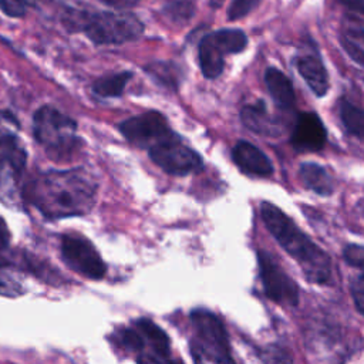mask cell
Returning a JSON list of instances; mask_svg holds the SVG:
<instances>
[{
	"instance_id": "30",
	"label": "cell",
	"mask_w": 364,
	"mask_h": 364,
	"mask_svg": "<svg viewBox=\"0 0 364 364\" xmlns=\"http://www.w3.org/2000/svg\"><path fill=\"white\" fill-rule=\"evenodd\" d=\"M351 296L357 310L364 316V273L357 276L351 283Z\"/></svg>"
},
{
	"instance_id": "24",
	"label": "cell",
	"mask_w": 364,
	"mask_h": 364,
	"mask_svg": "<svg viewBox=\"0 0 364 364\" xmlns=\"http://www.w3.org/2000/svg\"><path fill=\"white\" fill-rule=\"evenodd\" d=\"M259 357L263 364H293L290 351L279 344H267L260 348Z\"/></svg>"
},
{
	"instance_id": "13",
	"label": "cell",
	"mask_w": 364,
	"mask_h": 364,
	"mask_svg": "<svg viewBox=\"0 0 364 364\" xmlns=\"http://www.w3.org/2000/svg\"><path fill=\"white\" fill-rule=\"evenodd\" d=\"M232 158L237 168L247 173L256 176H269L273 173V164L266 156L263 151L247 141H239L233 151Z\"/></svg>"
},
{
	"instance_id": "14",
	"label": "cell",
	"mask_w": 364,
	"mask_h": 364,
	"mask_svg": "<svg viewBox=\"0 0 364 364\" xmlns=\"http://www.w3.org/2000/svg\"><path fill=\"white\" fill-rule=\"evenodd\" d=\"M294 65L314 95L324 97L327 94L330 87L327 70L316 53H306L299 55L294 61Z\"/></svg>"
},
{
	"instance_id": "11",
	"label": "cell",
	"mask_w": 364,
	"mask_h": 364,
	"mask_svg": "<svg viewBox=\"0 0 364 364\" xmlns=\"http://www.w3.org/2000/svg\"><path fill=\"white\" fill-rule=\"evenodd\" d=\"M327 141L326 128L320 117L314 112H301L297 117L291 145L299 151H320Z\"/></svg>"
},
{
	"instance_id": "36",
	"label": "cell",
	"mask_w": 364,
	"mask_h": 364,
	"mask_svg": "<svg viewBox=\"0 0 364 364\" xmlns=\"http://www.w3.org/2000/svg\"><path fill=\"white\" fill-rule=\"evenodd\" d=\"M357 212H358L360 216L364 219V199H361V200L357 203Z\"/></svg>"
},
{
	"instance_id": "18",
	"label": "cell",
	"mask_w": 364,
	"mask_h": 364,
	"mask_svg": "<svg viewBox=\"0 0 364 364\" xmlns=\"http://www.w3.org/2000/svg\"><path fill=\"white\" fill-rule=\"evenodd\" d=\"M300 178L304 185L321 196H328L334 191L333 179L327 169L316 162H304L300 165Z\"/></svg>"
},
{
	"instance_id": "5",
	"label": "cell",
	"mask_w": 364,
	"mask_h": 364,
	"mask_svg": "<svg viewBox=\"0 0 364 364\" xmlns=\"http://www.w3.org/2000/svg\"><path fill=\"white\" fill-rule=\"evenodd\" d=\"M77 122L54 107H41L34 115V136L50 156L64 158L77 146Z\"/></svg>"
},
{
	"instance_id": "19",
	"label": "cell",
	"mask_w": 364,
	"mask_h": 364,
	"mask_svg": "<svg viewBox=\"0 0 364 364\" xmlns=\"http://www.w3.org/2000/svg\"><path fill=\"white\" fill-rule=\"evenodd\" d=\"M338 112L346 129L364 142V111L347 100L338 102Z\"/></svg>"
},
{
	"instance_id": "22",
	"label": "cell",
	"mask_w": 364,
	"mask_h": 364,
	"mask_svg": "<svg viewBox=\"0 0 364 364\" xmlns=\"http://www.w3.org/2000/svg\"><path fill=\"white\" fill-rule=\"evenodd\" d=\"M212 34L225 54L240 53L247 46V37L239 28H222Z\"/></svg>"
},
{
	"instance_id": "28",
	"label": "cell",
	"mask_w": 364,
	"mask_h": 364,
	"mask_svg": "<svg viewBox=\"0 0 364 364\" xmlns=\"http://www.w3.org/2000/svg\"><path fill=\"white\" fill-rule=\"evenodd\" d=\"M28 0H0V9L10 17H21L26 14Z\"/></svg>"
},
{
	"instance_id": "3",
	"label": "cell",
	"mask_w": 364,
	"mask_h": 364,
	"mask_svg": "<svg viewBox=\"0 0 364 364\" xmlns=\"http://www.w3.org/2000/svg\"><path fill=\"white\" fill-rule=\"evenodd\" d=\"M65 24L74 30H82L95 44H121L138 38L144 24L131 13L115 11H75L65 17Z\"/></svg>"
},
{
	"instance_id": "15",
	"label": "cell",
	"mask_w": 364,
	"mask_h": 364,
	"mask_svg": "<svg viewBox=\"0 0 364 364\" xmlns=\"http://www.w3.org/2000/svg\"><path fill=\"white\" fill-rule=\"evenodd\" d=\"M240 119L246 128L259 135L277 136L280 134V127L272 119L264 102L260 100L255 104L245 105L240 111Z\"/></svg>"
},
{
	"instance_id": "1",
	"label": "cell",
	"mask_w": 364,
	"mask_h": 364,
	"mask_svg": "<svg viewBox=\"0 0 364 364\" xmlns=\"http://www.w3.org/2000/svg\"><path fill=\"white\" fill-rule=\"evenodd\" d=\"M28 200L50 219L87 213L95 200L94 182L80 171H51L34 179Z\"/></svg>"
},
{
	"instance_id": "20",
	"label": "cell",
	"mask_w": 364,
	"mask_h": 364,
	"mask_svg": "<svg viewBox=\"0 0 364 364\" xmlns=\"http://www.w3.org/2000/svg\"><path fill=\"white\" fill-rule=\"evenodd\" d=\"M24 293L23 276L16 264L0 260V294L16 297Z\"/></svg>"
},
{
	"instance_id": "9",
	"label": "cell",
	"mask_w": 364,
	"mask_h": 364,
	"mask_svg": "<svg viewBox=\"0 0 364 364\" xmlns=\"http://www.w3.org/2000/svg\"><path fill=\"white\" fill-rule=\"evenodd\" d=\"M151 159L171 175H186L202 169V158L198 152L179 141L176 135L159 142L149 149Z\"/></svg>"
},
{
	"instance_id": "8",
	"label": "cell",
	"mask_w": 364,
	"mask_h": 364,
	"mask_svg": "<svg viewBox=\"0 0 364 364\" xmlns=\"http://www.w3.org/2000/svg\"><path fill=\"white\" fill-rule=\"evenodd\" d=\"M121 134L135 146L148 151L159 142L173 136L166 118L156 111H148L119 124Z\"/></svg>"
},
{
	"instance_id": "17",
	"label": "cell",
	"mask_w": 364,
	"mask_h": 364,
	"mask_svg": "<svg viewBox=\"0 0 364 364\" xmlns=\"http://www.w3.org/2000/svg\"><path fill=\"white\" fill-rule=\"evenodd\" d=\"M266 87L280 108H291L296 102V94L291 81L276 67H269L264 71Z\"/></svg>"
},
{
	"instance_id": "16",
	"label": "cell",
	"mask_w": 364,
	"mask_h": 364,
	"mask_svg": "<svg viewBox=\"0 0 364 364\" xmlns=\"http://www.w3.org/2000/svg\"><path fill=\"white\" fill-rule=\"evenodd\" d=\"M199 65L206 78H216L225 67V53L218 46L213 34L205 36L199 43Z\"/></svg>"
},
{
	"instance_id": "27",
	"label": "cell",
	"mask_w": 364,
	"mask_h": 364,
	"mask_svg": "<svg viewBox=\"0 0 364 364\" xmlns=\"http://www.w3.org/2000/svg\"><path fill=\"white\" fill-rule=\"evenodd\" d=\"M166 13L175 21L186 20L192 14V4L186 0H176L166 6Z\"/></svg>"
},
{
	"instance_id": "21",
	"label": "cell",
	"mask_w": 364,
	"mask_h": 364,
	"mask_svg": "<svg viewBox=\"0 0 364 364\" xmlns=\"http://www.w3.org/2000/svg\"><path fill=\"white\" fill-rule=\"evenodd\" d=\"M131 77L132 73L129 71L101 77L94 82L92 91L100 97H119L124 92L125 85L131 80Z\"/></svg>"
},
{
	"instance_id": "26",
	"label": "cell",
	"mask_w": 364,
	"mask_h": 364,
	"mask_svg": "<svg viewBox=\"0 0 364 364\" xmlns=\"http://www.w3.org/2000/svg\"><path fill=\"white\" fill-rule=\"evenodd\" d=\"M343 256L350 266L357 267L364 273V246L355 243L347 245L343 252Z\"/></svg>"
},
{
	"instance_id": "31",
	"label": "cell",
	"mask_w": 364,
	"mask_h": 364,
	"mask_svg": "<svg viewBox=\"0 0 364 364\" xmlns=\"http://www.w3.org/2000/svg\"><path fill=\"white\" fill-rule=\"evenodd\" d=\"M136 363L138 364H182V363H178L171 354L162 355V354H156V353L138 354Z\"/></svg>"
},
{
	"instance_id": "32",
	"label": "cell",
	"mask_w": 364,
	"mask_h": 364,
	"mask_svg": "<svg viewBox=\"0 0 364 364\" xmlns=\"http://www.w3.org/2000/svg\"><path fill=\"white\" fill-rule=\"evenodd\" d=\"M338 1L346 7V11L364 13V0H338Z\"/></svg>"
},
{
	"instance_id": "25",
	"label": "cell",
	"mask_w": 364,
	"mask_h": 364,
	"mask_svg": "<svg viewBox=\"0 0 364 364\" xmlns=\"http://www.w3.org/2000/svg\"><path fill=\"white\" fill-rule=\"evenodd\" d=\"M262 0H232L228 9L229 20H239L247 16L252 10H255Z\"/></svg>"
},
{
	"instance_id": "23",
	"label": "cell",
	"mask_w": 364,
	"mask_h": 364,
	"mask_svg": "<svg viewBox=\"0 0 364 364\" xmlns=\"http://www.w3.org/2000/svg\"><path fill=\"white\" fill-rule=\"evenodd\" d=\"M148 74L156 80L159 84L171 88H176L181 78V71L178 65L171 63H152L145 67Z\"/></svg>"
},
{
	"instance_id": "12",
	"label": "cell",
	"mask_w": 364,
	"mask_h": 364,
	"mask_svg": "<svg viewBox=\"0 0 364 364\" xmlns=\"http://www.w3.org/2000/svg\"><path fill=\"white\" fill-rule=\"evenodd\" d=\"M340 44L350 58L364 65V13L346 11L341 23Z\"/></svg>"
},
{
	"instance_id": "29",
	"label": "cell",
	"mask_w": 364,
	"mask_h": 364,
	"mask_svg": "<svg viewBox=\"0 0 364 364\" xmlns=\"http://www.w3.org/2000/svg\"><path fill=\"white\" fill-rule=\"evenodd\" d=\"M18 128L17 119L7 111L0 112V141L14 136V129Z\"/></svg>"
},
{
	"instance_id": "6",
	"label": "cell",
	"mask_w": 364,
	"mask_h": 364,
	"mask_svg": "<svg viewBox=\"0 0 364 364\" xmlns=\"http://www.w3.org/2000/svg\"><path fill=\"white\" fill-rule=\"evenodd\" d=\"M61 256L65 264L78 274L100 280L105 274V263L102 262L94 245L80 235H64L61 239Z\"/></svg>"
},
{
	"instance_id": "10",
	"label": "cell",
	"mask_w": 364,
	"mask_h": 364,
	"mask_svg": "<svg viewBox=\"0 0 364 364\" xmlns=\"http://www.w3.org/2000/svg\"><path fill=\"white\" fill-rule=\"evenodd\" d=\"M26 164V152L16 136L0 141V198L13 205L18 199L17 186Z\"/></svg>"
},
{
	"instance_id": "34",
	"label": "cell",
	"mask_w": 364,
	"mask_h": 364,
	"mask_svg": "<svg viewBox=\"0 0 364 364\" xmlns=\"http://www.w3.org/2000/svg\"><path fill=\"white\" fill-rule=\"evenodd\" d=\"M101 1L115 9H127V7L135 6L139 0H101Z\"/></svg>"
},
{
	"instance_id": "33",
	"label": "cell",
	"mask_w": 364,
	"mask_h": 364,
	"mask_svg": "<svg viewBox=\"0 0 364 364\" xmlns=\"http://www.w3.org/2000/svg\"><path fill=\"white\" fill-rule=\"evenodd\" d=\"M9 240H10V232H9V229H7L6 222L0 218V250H3V249L7 247Z\"/></svg>"
},
{
	"instance_id": "35",
	"label": "cell",
	"mask_w": 364,
	"mask_h": 364,
	"mask_svg": "<svg viewBox=\"0 0 364 364\" xmlns=\"http://www.w3.org/2000/svg\"><path fill=\"white\" fill-rule=\"evenodd\" d=\"M223 3H225V0H209V6L212 9H219Z\"/></svg>"
},
{
	"instance_id": "2",
	"label": "cell",
	"mask_w": 364,
	"mask_h": 364,
	"mask_svg": "<svg viewBox=\"0 0 364 364\" xmlns=\"http://www.w3.org/2000/svg\"><path fill=\"white\" fill-rule=\"evenodd\" d=\"M262 219L277 243L299 263L304 277L324 284L331 277L330 256L317 246L282 209L270 202L260 203Z\"/></svg>"
},
{
	"instance_id": "7",
	"label": "cell",
	"mask_w": 364,
	"mask_h": 364,
	"mask_svg": "<svg viewBox=\"0 0 364 364\" xmlns=\"http://www.w3.org/2000/svg\"><path fill=\"white\" fill-rule=\"evenodd\" d=\"M257 263L264 294L287 307H294L299 303V287L294 280L282 269L277 260L266 250L257 252Z\"/></svg>"
},
{
	"instance_id": "4",
	"label": "cell",
	"mask_w": 364,
	"mask_h": 364,
	"mask_svg": "<svg viewBox=\"0 0 364 364\" xmlns=\"http://www.w3.org/2000/svg\"><path fill=\"white\" fill-rule=\"evenodd\" d=\"M191 321L193 327L191 354L195 364H235L226 330L213 313L205 309L193 310Z\"/></svg>"
}]
</instances>
